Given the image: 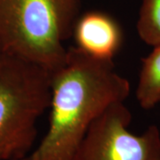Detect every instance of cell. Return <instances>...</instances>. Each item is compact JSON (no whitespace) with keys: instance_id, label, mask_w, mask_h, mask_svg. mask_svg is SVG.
<instances>
[{"instance_id":"1","label":"cell","mask_w":160,"mask_h":160,"mask_svg":"<svg viewBox=\"0 0 160 160\" xmlns=\"http://www.w3.org/2000/svg\"><path fill=\"white\" fill-rule=\"evenodd\" d=\"M129 80L113 61L68 47L63 64L52 72L49 123L40 142L18 160H73L92 124L110 104L126 102Z\"/></svg>"},{"instance_id":"2","label":"cell","mask_w":160,"mask_h":160,"mask_svg":"<svg viewBox=\"0 0 160 160\" xmlns=\"http://www.w3.org/2000/svg\"><path fill=\"white\" fill-rule=\"evenodd\" d=\"M83 0H0V51L53 72L68 52Z\"/></svg>"},{"instance_id":"3","label":"cell","mask_w":160,"mask_h":160,"mask_svg":"<svg viewBox=\"0 0 160 160\" xmlns=\"http://www.w3.org/2000/svg\"><path fill=\"white\" fill-rule=\"evenodd\" d=\"M51 90L50 70L0 51V160H18L33 149Z\"/></svg>"},{"instance_id":"4","label":"cell","mask_w":160,"mask_h":160,"mask_svg":"<svg viewBox=\"0 0 160 160\" xmlns=\"http://www.w3.org/2000/svg\"><path fill=\"white\" fill-rule=\"evenodd\" d=\"M126 102L110 104L92 124L73 160H160V129L151 125L140 134L129 126Z\"/></svg>"},{"instance_id":"5","label":"cell","mask_w":160,"mask_h":160,"mask_svg":"<svg viewBox=\"0 0 160 160\" xmlns=\"http://www.w3.org/2000/svg\"><path fill=\"white\" fill-rule=\"evenodd\" d=\"M72 37L78 49L92 57L113 61L123 44V31L108 13L91 11L80 15Z\"/></svg>"},{"instance_id":"6","label":"cell","mask_w":160,"mask_h":160,"mask_svg":"<svg viewBox=\"0 0 160 160\" xmlns=\"http://www.w3.org/2000/svg\"><path fill=\"white\" fill-rule=\"evenodd\" d=\"M135 96L142 109L150 110L160 103V44L142 58Z\"/></svg>"},{"instance_id":"7","label":"cell","mask_w":160,"mask_h":160,"mask_svg":"<svg viewBox=\"0 0 160 160\" xmlns=\"http://www.w3.org/2000/svg\"><path fill=\"white\" fill-rule=\"evenodd\" d=\"M136 30L146 45L152 47L160 44V0H142Z\"/></svg>"}]
</instances>
